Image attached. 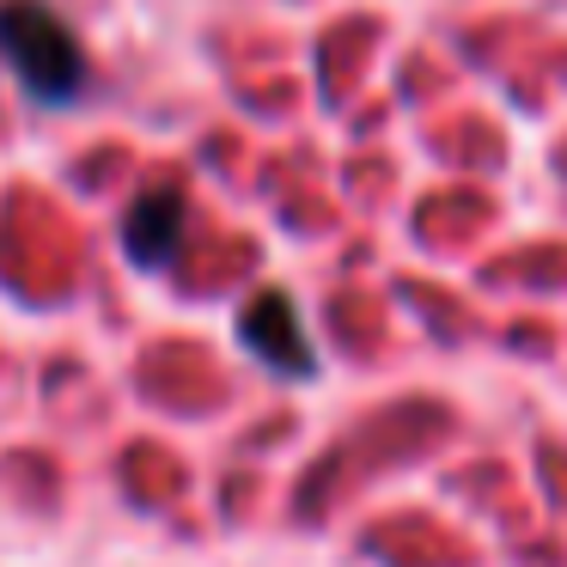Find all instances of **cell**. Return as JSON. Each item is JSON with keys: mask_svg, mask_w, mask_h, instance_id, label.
<instances>
[{"mask_svg": "<svg viewBox=\"0 0 567 567\" xmlns=\"http://www.w3.org/2000/svg\"><path fill=\"white\" fill-rule=\"evenodd\" d=\"M0 62L13 68L19 86L50 111L80 104L92 86L86 50H80L74 25L50 0H0Z\"/></svg>", "mask_w": 567, "mask_h": 567, "instance_id": "6da1fadb", "label": "cell"}, {"mask_svg": "<svg viewBox=\"0 0 567 567\" xmlns=\"http://www.w3.org/2000/svg\"><path fill=\"white\" fill-rule=\"evenodd\" d=\"M245 348L275 372V379H318V354H311V336L299 323V306L287 293H257L238 318Z\"/></svg>", "mask_w": 567, "mask_h": 567, "instance_id": "7a4b0ae2", "label": "cell"}, {"mask_svg": "<svg viewBox=\"0 0 567 567\" xmlns=\"http://www.w3.org/2000/svg\"><path fill=\"white\" fill-rule=\"evenodd\" d=\"M184 233H189V208H184V189L177 184L141 189L123 214V250L135 269H165L177 257V245H184Z\"/></svg>", "mask_w": 567, "mask_h": 567, "instance_id": "3957f363", "label": "cell"}]
</instances>
